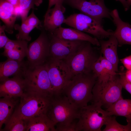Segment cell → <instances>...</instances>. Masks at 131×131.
<instances>
[{
    "mask_svg": "<svg viewBox=\"0 0 131 131\" xmlns=\"http://www.w3.org/2000/svg\"><path fill=\"white\" fill-rule=\"evenodd\" d=\"M73 8L97 20L102 22L103 18H111L110 12L106 6L104 0H65Z\"/></svg>",
    "mask_w": 131,
    "mask_h": 131,
    "instance_id": "11",
    "label": "cell"
},
{
    "mask_svg": "<svg viewBox=\"0 0 131 131\" xmlns=\"http://www.w3.org/2000/svg\"><path fill=\"white\" fill-rule=\"evenodd\" d=\"M49 33L60 39L70 41H88L93 45L100 46L99 40L97 39L73 28H65L61 26Z\"/></svg>",
    "mask_w": 131,
    "mask_h": 131,
    "instance_id": "16",
    "label": "cell"
},
{
    "mask_svg": "<svg viewBox=\"0 0 131 131\" xmlns=\"http://www.w3.org/2000/svg\"><path fill=\"white\" fill-rule=\"evenodd\" d=\"M99 103L92 102L79 109L76 131H101L111 115Z\"/></svg>",
    "mask_w": 131,
    "mask_h": 131,
    "instance_id": "3",
    "label": "cell"
},
{
    "mask_svg": "<svg viewBox=\"0 0 131 131\" xmlns=\"http://www.w3.org/2000/svg\"><path fill=\"white\" fill-rule=\"evenodd\" d=\"M23 77L25 91L38 92L51 97L53 96L45 63L33 67L28 66Z\"/></svg>",
    "mask_w": 131,
    "mask_h": 131,
    "instance_id": "7",
    "label": "cell"
},
{
    "mask_svg": "<svg viewBox=\"0 0 131 131\" xmlns=\"http://www.w3.org/2000/svg\"><path fill=\"white\" fill-rule=\"evenodd\" d=\"M14 7L6 0H0V18L4 23L5 31L12 34L17 16L14 12Z\"/></svg>",
    "mask_w": 131,
    "mask_h": 131,
    "instance_id": "20",
    "label": "cell"
},
{
    "mask_svg": "<svg viewBox=\"0 0 131 131\" xmlns=\"http://www.w3.org/2000/svg\"><path fill=\"white\" fill-rule=\"evenodd\" d=\"M28 51V48H18L4 51L2 54L7 58L22 61L25 57H27Z\"/></svg>",
    "mask_w": 131,
    "mask_h": 131,
    "instance_id": "26",
    "label": "cell"
},
{
    "mask_svg": "<svg viewBox=\"0 0 131 131\" xmlns=\"http://www.w3.org/2000/svg\"><path fill=\"white\" fill-rule=\"evenodd\" d=\"M2 131H25L26 125L25 119L17 114L14 111L5 124Z\"/></svg>",
    "mask_w": 131,
    "mask_h": 131,
    "instance_id": "23",
    "label": "cell"
},
{
    "mask_svg": "<svg viewBox=\"0 0 131 131\" xmlns=\"http://www.w3.org/2000/svg\"><path fill=\"white\" fill-rule=\"evenodd\" d=\"M92 45L89 42L83 41L74 54L66 61L72 77L78 74L92 71L93 65L100 55Z\"/></svg>",
    "mask_w": 131,
    "mask_h": 131,
    "instance_id": "6",
    "label": "cell"
},
{
    "mask_svg": "<svg viewBox=\"0 0 131 131\" xmlns=\"http://www.w3.org/2000/svg\"><path fill=\"white\" fill-rule=\"evenodd\" d=\"M64 23L73 28L93 35L98 39L109 37L113 34L111 30L104 28L102 22L82 13H74L65 18Z\"/></svg>",
    "mask_w": 131,
    "mask_h": 131,
    "instance_id": "8",
    "label": "cell"
},
{
    "mask_svg": "<svg viewBox=\"0 0 131 131\" xmlns=\"http://www.w3.org/2000/svg\"><path fill=\"white\" fill-rule=\"evenodd\" d=\"M25 120L26 125L25 131H56L55 124L46 114Z\"/></svg>",
    "mask_w": 131,
    "mask_h": 131,
    "instance_id": "19",
    "label": "cell"
},
{
    "mask_svg": "<svg viewBox=\"0 0 131 131\" xmlns=\"http://www.w3.org/2000/svg\"><path fill=\"white\" fill-rule=\"evenodd\" d=\"M106 110L111 115L125 117L128 123L131 122V99H120L111 105Z\"/></svg>",
    "mask_w": 131,
    "mask_h": 131,
    "instance_id": "21",
    "label": "cell"
},
{
    "mask_svg": "<svg viewBox=\"0 0 131 131\" xmlns=\"http://www.w3.org/2000/svg\"><path fill=\"white\" fill-rule=\"evenodd\" d=\"M125 76L127 81L131 83V69L127 70L125 71Z\"/></svg>",
    "mask_w": 131,
    "mask_h": 131,
    "instance_id": "37",
    "label": "cell"
},
{
    "mask_svg": "<svg viewBox=\"0 0 131 131\" xmlns=\"http://www.w3.org/2000/svg\"><path fill=\"white\" fill-rule=\"evenodd\" d=\"M103 67L107 74L109 76L117 74L112 64L109 61L100 55L98 58Z\"/></svg>",
    "mask_w": 131,
    "mask_h": 131,
    "instance_id": "30",
    "label": "cell"
},
{
    "mask_svg": "<svg viewBox=\"0 0 131 131\" xmlns=\"http://www.w3.org/2000/svg\"><path fill=\"white\" fill-rule=\"evenodd\" d=\"M110 15L116 26L113 34L116 38L118 46L131 45V25L123 21L120 17L118 10L115 9L111 11Z\"/></svg>",
    "mask_w": 131,
    "mask_h": 131,
    "instance_id": "15",
    "label": "cell"
},
{
    "mask_svg": "<svg viewBox=\"0 0 131 131\" xmlns=\"http://www.w3.org/2000/svg\"><path fill=\"white\" fill-rule=\"evenodd\" d=\"M18 98L3 97L0 99V130L13 114L18 102Z\"/></svg>",
    "mask_w": 131,
    "mask_h": 131,
    "instance_id": "22",
    "label": "cell"
},
{
    "mask_svg": "<svg viewBox=\"0 0 131 131\" xmlns=\"http://www.w3.org/2000/svg\"><path fill=\"white\" fill-rule=\"evenodd\" d=\"M65 0H49V5L48 9L50 8L53 5L56 4L61 3H63Z\"/></svg>",
    "mask_w": 131,
    "mask_h": 131,
    "instance_id": "36",
    "label": "cell"
},
{
    "mask_svg": "<svg viewBox=\"0 0 131 131\" xmlns=\"http://www.w3.org/2000/svg\"><path fill=\"white\" fill-rule=\"evenodd\" d=\"M123 88L118 73L111 76L106 82H100L97 80L92 89V102L99 103L107 109L123 98L122 95Z\"/></svg>",
    "mask_w": 131,
    "mask_h": 131,
    "instance_id": "5",
    "label": "cell"
},
{
    "mask_svg": "<svg viewBox=\"0 0 131 131\" xmlns=\"http://www.w3.org/2000/svg\"><path fill=\"white\" fill-rule=\"evenodd\" d=\"M41 29L39 37L28 47L27 61L30 67L45 64L50 57L49 38L47 32Z\"/></svg>",
    "mask_w": 131,
    "mask_h": 131,
    "instance_id": "10",
    "label": "cell"
},
{
    "mask_svg": "<svg viewBox=\"0 0 131 131\" xmlns=\"http://www.w3.org/2000/svg\"><path fill=\"white\" fill-rule=\"evenodd\" d=\"M127 3L128 6L129 8L130 6H131V0H127Z\"/></svg>",
    "mask_w": 131,
    "mask_h": 131,
    "instance_id": "40",
    "label": "cell"
},
{
    "mask_svg": "<svg viewBox=\"0 0 131 131\" xmlns=\"http://www.w3.org/2000/svg\"><path fill=\"white\" fill-rule=\"evenodd\" d=\"M54 5L53 8L48 9L44 16L43 25L40 27L49 33H51L61 26L65 19L64 13L66 8L63 3H57Z\"/></svg>",
    "mask_w": 131,
    "mask_h": 131,
    "instance_id": "14",
    "label": "cell"
},
{
    "mask_svg": "<svg viewBox=\"0 0 131 131\" xmlns=\"http://www.w3.org/2000/svg\"><path fill=\"white\" fill-rule=\"evenodd\" d=\"M42 1V0H20L19 6L23 9V12L22 21H24L26 19L30 9H33L35 5L39 6Z\"/></svg>",
    "mask_w": 131,
    "mask_h": 131,
    "instance_id": "27",
    "label": "cell"
},
{
    "mask_svg": "<svg viewBox=\"0 0 131 131\" xmlns=\"http://www.w3.org/2000/svg\"><path fill=\"white\" fill-rule=\"evenodd\" d=\"M120 60L127 70L131 69V55L122 59Z\"/></svg>",
    "mask_w": 131,
    "mask_h": 131,
    "instance_id": "35",
    "label": "cell"
},
{
    "mask_svg": "<svg viewBox=\"0 0 131 131\" xmlns=\"http://www.w3.org/2000/svg\"><path fill=\"white\" fill-rule=\"evenodd\" d=\"M25 20L35 28H38L41 24L40 20L35 14L33 9L31 14Z\"/></svg>",
    "mask_w": 131,
    "mask_h": 131,
    "instance_id": "32",
    "label": "cell"
},
{
    "mask_svg": "<svg viewBox=\"0 0 131 131\" xmlns=\"http://www.w3.org/2000/svg\"><path fill=\"white\" fill-rule=\"evenodd\" d=\"M99 41L103 56L112 64L115 71L118 73L119 59L117 53L118 42L116 38L113 34L108 40H100Z\"/></svg>",
    "mask_w": 131,
    "mask_h": 131,
    "instance_id": "18",
    "label": "cell"
},
{
    "mask_svg": "<svg viewBox=\"0 0 131 131\" xmlns=\"http://www.w3.org/2000/svg\"><path fill=\"white\" fill-rule=\"evenodd\" d=\"M52 97L38 92L25 91L14 111L24 119L47 114Z\"/></svg>",
    "mask_w": 131,
    "mask_h": 131,
    "instance_id": "2",
    "label": "cell"
},
{
    "mask_svg": "<svg viewBox=\"0 0 131 131\" xmlns=\"http://www.w3.org/2000/svg\"><path fill=\"white\" fill-rule=\"evenodd\" d=\"M28 41L24 40L10 39L4 47V51H7L17 48H27Z\"/></svg>",
    "mask_w": 131,
    "mask_h": 131,
    "instance_id": "29",
    "label": "cell"
},
{
    "mask_svg": "<svg viewBox=\"0 0 131 131\" xmlns=\"http://www.w3.org/2000/svg\"><path fill=\"white\" fill-rule=\"evenodd\" d=\"M6 26L4 25L0 26V48L4 47L10 40L6 35L5 33Z\"/></svg>",
    "mask_w": 131,
    "mask_h": 131,
    "instance_id": "33",
    "label": "cell"
},
{
    "mask_svg": "<svg viewBox=\"0 0 131 131\" xmlns=\"http://www.w3.org/2000/svg\"><path fill=\"white\" fill-rule=\"evenodd\" d=\"M45 64L53 96L60 95L72 77L69 68L65 61L50 57Z\"/></svg>",
    "mask_w": 131,
    "mask_h": 131,
    "instance_id": "9",
    "label": "cell"
},
{
    "mask_svg": "<svg viewBox=\"0 0 131 131\" xmlns=\"http://www.w3.org/2000/svg\"><path fill=\"white\" fill-rule=\"evenodd\" d=\"M125 72L124 67L121 66L118 72L120 76V82L123 88L131 94V83L128 82L126 79L125 76Z\"/></svg>",
    "mask_w": 131,
    "mask_h": 131,
    "instance_id": "31",
    "label": "cell"
},
{
    "mask_svg": "<svg viewBox=\"0 0 131 131\" xmlns=\"http://www.w3.org/2000/svg\"><path fill=\"white\" fill-rule=\"evenodd\" d=\"M116 1H119L123 5L125 10V11H127L129 9V8L128 7L127 3V0H115Z\"/></svg>",
    "mask_w": 131,
    "mask_h": 131,
    "instance_id": "39",
    "label": "cell"
},
{
    "mask_svg": "<svg viewBox=\"0 0 131 131\" xmlns=\"http://www.w3.org/2000/svg\"><path fill=\"white\" fill-rule=\"evenodd\" d=\"M92 71L97 76V81L99 82H106L111 76H109L107 74L98 59L94 63Z\"/></svg>",
    "mask_w": 131,
    "mask_h": 131,
    "instance_id": "28",
    "label": "cell"
},
{
    "mask_svg": "<svg viewBox=\"0 0 131 131\" xmlns=\"http://www.w3.org/2000/svg\"><path fill=\"white\" fill-rule=\"evenodd\" d=\"M48 34L50 40V57L65 61L72 56L83 41L65 40Z\"/></svg>",
    "mask_w": 131,
    "mask_h": 131,
    "instance_id": "12",
    "label": "cell"
},
{
    "mask_svg": "<svg viewBox=\"0 0 131 131\" xmlns=\"http://www.w3.org/2000/svg\"><path fill=\"white\" fill-rule=\"evenodd\" d=\"M106 127L103 131H131V122L126 125L119 123L116 120V117L111 115L105 124Z\"/></svg>",
    "mask_w": 131,
    "mask_h": 131,
    "instance_id": "25",
    "label": "cell"
},
{
    "mask_svg": "<svg viewBox=\"0 0 131 131\" xmlns=\"http://www.w3.org/2000/svg\"><path fill=\"white\" fill-rule=\"evenodd\" d=\"M77 122H74L72 124L66 126L56 127V131H76Z\"/></svg>",
    "mask_w": 131,
    "mask_h": 131,
    "instance_id": "34",
    "label": "cell"
},
{
    "mask_svg": "<svg viewBox=\"0 0 131 131\" xmlns=\"http://www.w3.org/2000/svg\"><path fill=\"white\" fill-rule=\"evenodd\" d=\"M35 28L25 20L22 22L20 25L17 24H15L14 29L18 32L16 35L17 39L25 40L28 41H30L31 38L29 35V34Z\"/></svg>",
    "mask_w": 131,
    "mask_h": 131,
    "instance_id": "24",
    "label": "cell"
},
{
    "mask_svg": "<svg viewBox=\"0 0 131 131\" xmlns=\"http://www.w3.org/2000/svg\"><path fill=\"white\" fill-rule=\"evenodd\" d=\"M79 110L62 93L52 97L47 115L58 127L68 125L75 121L78 118Z\"/></svg>",
    "mask_w": 131,
    "mask_h": 131,
    "instance_id": "4",
    "label": "cell"
},
{
    "mask_svg": "<svg viewBox=\"0 0 131 131\" xmlns=\"http://www.w3.org/2000/svg\"><path fill=\"white\" fill-rule=\"evenodd\" d=\"M27 61H19L7 58L0 63V81L10 76H23L28 67Z\"/></svg>",
    "mask_w": 131,
    "mask_h": 131,
    "instance_id": "17",
    "label": "cell"
},
{
    "mask_svg": "<svg viewBox=\"0 0 131 131\" xmlns=\"http://www.w3.org/2000/svg\"><path fill=\"white\" fill-rule=\"evenodd\" d=\"M25 91L24 81L22 76H15L0 82V97L20 98Z\"/></svg>",
    "mask_w": 131,
    "mask_h": 131,
    "instance_id": "13",
    "label": "cell"
},
{
    "mask_svg": "<svg viewBox=\"0 0 131 131\" xmlns=\"http://www.w3.org/2000/svg\"><path fill=\"white\" fill-rule=\"evenodd\" d=\"M92 71L73 76L64 88L62 93L78 109L88 105L92 98V90L97 80Z\"/></svg>",
    "mask_w": 131,
    "mask_h": 131,
    "instance_id": "1",
    "label": "cell"
},
{
    "mask_svg": "<svg viewBox=\"0 0 131 131\" xmlns=\"http://www.w3.org/2000/svg\"><path fill=\"white\" fill-rule=\"evenodd\" d=\"M14 7L19 5L20 0H6Z\"/></svg>",
    "mask_w": 131,
    "mask_h": 131,
    "instance_id": "38",
    "label": "cell"
}]
</instances>
